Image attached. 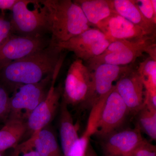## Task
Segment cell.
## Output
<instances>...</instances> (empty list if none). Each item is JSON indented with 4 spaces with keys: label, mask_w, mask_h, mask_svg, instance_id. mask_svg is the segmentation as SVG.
Returning a JSON list of instances; mask_svg holds the SVG:
<instances>
[{
    "label": "cell",
    "mask_w": 156,
    "mask_h": 156,
    "mask_svg": "<svg viewBox=\"0 0 156 156\" xmlns=\"http://www.w3.org/2000/svg\"><path fill=\"white\" fill-rule=\"evenodd\" d=\"M63 51L50 40L46 48L0 69V83L13 92L22 85L38 83L54 73Z\"/></svg>",
    "instance_id": "6da1fadb"
},
{
    "label": "cell",
    "mask_w": 156,
    "mask_h": 156,
    "mask_svg": "<svg viewBox=\"0 0 156 156\" xmlns=\"http://www.w3.org/2000/svg\"><path fill=\"white\" fill-rule=\"evenodd\" d=\"M48 10L52 38L55 44L65 42L91 28L83 12L71 0H41Z\"/></svg>",
    "instance_id": "7a4b0ae2"
},
{
    "label": "cell",
    "mask_w": 156,
    "mask_h": 156,
    "mask_svg": "<svg viewBox=\"0 0 156 156\" xmlns=\"http://www.w3.org/2000/svg\"><path fill=\"white\" fill-rule=\"evenodd\" d=\"M10 20L14 34L41 37L51 33L48 10L40 1L19 0L12 9Z\"/></svg>",
    "instance_id": "3957f363"
},
{
    "label": "cell",
    "mask_w": 156,
    "mask_h": 156,
    "mask_svg": "<svg viewBox=\"0 0 156 156\" xmlns=\"http://www.w3.org/2000/svg\"><path fill=\"white\" fill-rule=\"evenodd\" d=\"M155 41V38L137 41L114 40L111 42L103 53L86 62V65L90 71L96 66L101 64L128 66L144 53L156 60Z\"/></svg>",
    "instance_id": "277c9868"
},
{
    "label": "cell",
    "mask_w": 156,
    "mask_h": 156,
    "mask_svg": "<svg viewBox=\"0 0 156 156\" xmlns=\"http://www.w3.org/2000/svg\"><path fill=\"white\" fill-rule=\"evenodd\" d=\"M53 74L47 76L38 83L22 85L14 89L10 97L9 119L26 121L31 113L46 97Z\"/></svg>",
    "instance_id": "5b68a950"
},
{
    "label": "cell",
    "mask_w": 156,
    "mask_h": 156,
    "mask_svg": "<svg viewBox=\"0 0 156 156\" xmlns=\"http://www.w3.org/2000/svg\"><path fill=\"white\" fill-rule=\"evenodd\" d=\"M64 58V55H62L56 65L46 97L31 113L26 121L25 136H28V138L37 131L49 126L58 111L62 96V87L61 85L55 87V84Z\"/></svg>",
    "instance_id": "8992f818"
},
{
    "label": "cell",
    "mask_w": 156,
    "mask_h": 156,
    "mask_svg": "<svg viewBox=\"0 0 156 156\" xmlns=\"http://www.w3.org/2000/svg\"><path fill=\"white\" fill-rule=\"evenodd\" d=\"M130 117H132L130 112L114 85L106 97L101 101L94 135L100 138L126 127Z\"/></svg>",
    "instance_id": "52a82bcc"
},
{
    "label": "cell",
    "mask_w": 156,
    "mask_h": 156,
    "mask_svg": "<svg viewBox=\"0 0 156 156\" xmlns=\"http://www.w3.org/2000/svg\"><path fill=\"white\" fill-rule=\"evenodd\" d=\"M131 66H118L108 64L96 66L91 70V83L87 98L80 110L92 109L106 97L113 88L114 82L130 69Z\"/></svg>",
    "instance_id": "ba28073f"
},
{
    "label": "cell",
    "mask_w": 156,
    "mask_h": 156,
    "mask_svg": "<svg viewBox=\"0 0 156 156\" xmlns=\"http://www.w3.org/2000/svg\"><path fill=\"white\" fill-rule=\"evenodd\" d=\"M91 83V72L81 59L70 66L62 87V98L68 105L80 109L87 98Z\"/></svg>",
    "instance_id": "9c48e42d"
},
{
    "label": "cell",
    "mask_w": 156,
    "mask_h": 156,
    "mask_svg": "<svg viewBox=\"0 0 156 156\" xmlns=\"http://www.w3.org/2000/svg\"><path fill=\"white\" fill-rule=\"evenodd\" d=\"M111 42L98 29L91 28L66 41L56 44L62 50L73 52L77 58L86 62L103 53Z\"/></svg>",
    "instance_id": "30bf717a"
},
{
    "label": "cell",
    "mask_w": 156,
    "mask_h": 156,
    "mask_svg": "<svg viewBox=\"0 0 156 156\" xmlns=\"http://www.w3.org/2000/svg\"><path fill=\"white\" fill-rule=\"evenodd\" d=\"M98 139L102 156H129L146 140L135 127H125Z\"/></svg>",
    "instance_id": "8fae6325"
},
{
    "label": "cell",
    "mask_w": 156,
    "mask_h": 156,
    "mask_svg": "<svg viewBox=\"0 0 156 156\" xmlns=\"http://www.w3.org/2000/svg\"><path fill=\"white\" fill-rule=\"evenodd\" d=\"M50 43V40L44 37H34L13 34L0 47V69L44 49Z\"/></svg>",
    "instance_id": "7c38bea8"
},
{
    "label": "cell",
    "mask_w": 156,
    "mask_h": 156,
    "mask_svg": "<svg viewBox=\"0 0 156 156\" xmlns=\"http://www.w3.org/2000/svg\"><path fill=\"white\" fill-rule=\"evenodd\" d=\"M132 117L144 105L145 88L137 69L131 67L122 75L115 85Z\"/></svg>",
    "instance_id": "4fadbf2b"
},
{
    "label": "cell",
    "mask_w": 156,
    "mask_h": 156,
    "mask_svg": "<svg viewBox=\"0 0 156 156\" xmlns=\"http://www.w3.org/2000/svg\"><path fill=\"white\" fill-rule=\"evenodd\" d=\"M96 28L101 31L111 42L114 40L137 41L155 38L117 14L101 21Z\"/></svg>",
    "instance_id": "5bb4252c"
},
{
    "label": "cell",
    "mask_w": 156,
    "mask_h": 156,
    "mask_svg": "<svg viewBox=\"0 0 156 156\" xmlns=\"http://www.w3.org/2000/svg\"><path fill=\"white\" fill-rule=\"evenodd\" d=\"M58 128L63 156H68L70 151L80 136L74 124L72 115L68 105L61 98L59 105Z\"/></svg>",
    "instance_id": "9a60e30c"
},
{
    "label": "cell",
    "mask_w": 156,
    "mask_h": 156,
    "mask_svg": "<svg viewBox=\"0 0 156 156\" xmlns=\"http://www.w3.org/2000/svg\"><path fill=\"white\" fill-rule=\"evenodd\" d=\"M117 14L139 27L151 36L156 37V25L149 21L140 13L133 0H110Z\"/></svg>",
    "instance_id": "2e32d148"
},
{
    "label": "cell",
    "mask_w": 156,
    "mask_h": 156,
    "mask_svg": "<svg viewBox=\"0 0 156 156\" xmlns=\"http://www.w3.org/2000/svg\"><path fill=\"white\" fill-rule=\"evenodd\" d=\"M91 25L97 27L101 21L116 14L110 0H75Z\"/></svg>",
    "instance_id": "e0dca14e"
},
{
    "label": "cell",
    "mask_w": 156,
    "mask_h": 156,
    "mask_svg": "<svg viewBox=\"0 0 156 156\" xmlns=\"http://www.w3.org/2000/svg\"><path fill=\"white\" fill-rule=\"evenodd\" d=\"M26 131L25 121L8 119L0 129V152H5L17 146L25 136Z\"/></svg>",
    "instance_id": "ac0fdd59"
},
{
    "label": "cell",
    "mask_w": 156,
    "mask_h": 156,
    "mask_svg": "<svg viewBox=\"0 0 156 156\" xmlns=\"http://www.w3.org/2000/svg\"><path fill=\"white\" fill-rule=\"evenodd\" d=\"M37 156H64L54 132L49 126L33 134Z\"/></svg>",
    "instance_id": "d6986e66"
},
{
    "label": "cell",
    "mask_w": 156,
    "mask_h": 156,
    "mask_svg": "<svg viewBox=\"0 0 156 156\" xmlns=\"http://www.w3.org/2000/svg\"><path fill=\"white\" fill-rule=\"evenodd\" d=\"M134 127L153 140L156 139V111L150 109L145 104L134 115Z\"/></svg>",
    "instance_id": "ffe728a7"
},
{
    "label": "cell",
    "mask_w": 156,
    "mask_h": 156,
    "mask_svg": "<svg viewBox=\"0 0 156 156\" xmlns=\"http://www.w3.org/2000/svg\"><path fill=\"white\" fill-rule=\"evenodd\" d=\"M145 90L156 91V60L151 57L143 61L137 69Z\"/></svg>",
    "instance_id": "44dd1931"
},
{
    "label": "cell",
    "mask_w": 156,
    "mask_h": 156,
    "mask_svg": "<svg viewBox=\"0 0 156 156\" xmlns=\"http://www.w3.org/2000/svg\"><path fill=\"white\" fill-rule=\"evenodd\" d=\"M96 131V122L92 118H89L87 128L82 136L80 137L74 144L68 156H85L89 139Z\"/></svg>",
    "instance_id": "7402d4cb"
},
{
    "label": "cell",
    "mask_w": 156,
    "mask_h": 156,
    "mask_svg": "<svg viewBox=\"0 0 156 156\" xmlns=\"http://www.w3.org/2000/svg\"><path fill=\"white\" fill-rule=\"evenodd\" d=\"M10 97L9 91L0 83V127H2L9 119Z\"/></svg>",
    "instance_id": "603a6c76"
},
{
    "label": "cell",
    "mask_w": 156,
    "mask_h": 156,
    "mask_svg": "<svg viewBox=\"0 0 156 156\" xmlns=\"http://www.w3.org/2000/svg\"><path fill=\"white\" fill-rule=\"evenodd\" d=\"M34 136L32 135L25 141L20 143L6 156H37L34 146Z\"/></svg>",
    "instance_id": "cb8c5ba5"
},
{
    "label": "cell",
    "mask_w": 156,
    "mask_h": 156,
    "mask_svg": "<svg viewBox=\"0 0 156 156\" xmlns=\"http://www.w3.org/2000/svg\"><path fill=\"white\" fill-rule=\"evenodd\" d=\"M134 2L144 17L156 25V12L153 8L151 0H135Z\"/></svg>",
    "instance_id": "d4e9b609"
},
{
    "label": "cell",
    "mask_w": 156,
    "mask_h": 156,
    "mask_svg": "<svg viewBox=\"0 0 156 156\" xmlns=\"http://www.w3.org/2000/svg\"><path fill=\"white\" fill-rule=\"evenodd\" d=\"M14 34L10 18L4 12L0 13V47L11 35Z\"/></svg>",
    "instance_id": "484cf974"
},
{
    "label": "cell",
    "mask_w": 156,
    "mask_h": 156,
    "mask_svg": "<svg viewBox=\"0 0 156 156\" xmlns=\"http://www.w3.org/2000/svg\"><path fill=\"white\" fill-rule=\"evenodd\" d=\"M129 156H156V146L146 140Z\"/></svg>",
    "instance_id": "4316f807"
},
{
    "label": "cell",
    "mask_w": 156,
    "mask_h": 156,
    "mask_svg": "<svg viewBox=\"0 0 156 156\" xmlns=\"http://www.w3.org/2000/svg\"><path fill=\"white\" fill-rule=\"evenodd\" d=\"M144 104L150 109L156 111V91L145 90Z\"/></svg>",
    "instance_id": "83f0119b"
},
{
    "label": "cell",
    "mask_w": 156,
    "mask_h": 156,
    "mask_svg": "<svg viewBox=\"0 0 156 156\" xmlns=\"http://www.w3.org/2000/svg\"><path fill=\"white\" fill-rule=\"evenodd\" d=\"M19 0H0V10L2 12L6 10L12 11L14 6Z\"/></svg>",
    "instance_id": "f1b7e54d"
},
{
    "label": "cell",
    "mask_w": 156,
    "mask_h": 156,
    "mask_svg": "<svg viewBox=\"0 0 156 156\" xmlns=\"http://www.w3.org/2000/svg\"><path fill=\"white\" fill-rule=\"evenodd\" d=\"M97 154L95 153L94 149L92 147L91 144L89 143L88 147H87V151H86V154L85 156H95Z\"/></svg>",
    "instance_id": "f546056e"
},
{
    "label": "cell",
    "mask_w": 156,
    "mask_h": 156,
    "mask_svg": "<svg viewBox=\"0 0 156 156\" xmlns=\"http://www.w3.org/2000/svg\"><path fill=\"white\" fill-rule=\"evenodd\" d=\"M152 5L155 12H156V0H151Z\"/></svg>",
    "instance_id": "4dcf8cb0"
},
{
    "label": "cell",
    "mask_w": 156,
    "mask_h": 156,
    "mask_svg": "<svg viewBox=\"0 0 156 156\" xmlns=\"http://www.w3.org/2000/svg\"><path fill=\"white\" fill-rule=\"evenodd\" d=\"M0 156H6L5 151L0 152Z\"/></svg>",
    "instance_id": "1f68e13d"
},
{
    "label": "cell",
    "mask_w": 156,
    "mask_h": 156,
    "mask_svg": "<svg viewBox=\"0 0 156 156\" xmlns=\"http://www.w3.org/2000/svg\"><path fill=\"white\" fill-rule=\"evenodd\" d=\"M97 156V154H96V156Z\"/></svg>",
    "instance_id": "d6a6232c"
}]
</instances>
